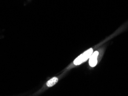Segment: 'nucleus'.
<instances>
[{
    "label": "nucleus",
    "mask_w": 128,
    "mask_h": 96,
    "mask_svg": "<svg viewBox=\"0 0 128 96\" xmlns=\"http://www.w3.org/2000/svg\"><path fill=\"white\" fill-rule=\"evenodd\" d=\"M58 81V79L57 77H53L52 79H50V80H48V82H47V86L48 87H52L54 85H56Z\"/></svg>",
    "instance_id": "obj_3"
},
{
    "label": "nucleus",
    "mask_w": 128,
    "mask_h": 96,
    "mask_svg": "<svg viewBox=\"0 0 128 96\" xmlns=\"http://www.w3.org/2000/svg\"><path fill=\"white\" fill-rule=\"evenodd\" d=\"M93 53V49L90 48L89 50L86 51L83 54H81L80 56H78L74 61V64L75 65H79L80 64L83 63V62L87 61L88 59H90V56Z\"/></svg>",
    "instance_id": "obj_1"
},
{
    "label": "nucleus",
    "mask_w": 128,
    "mask_h": 96,
    "mask_svg": "<svg viewBox=\"0 0 128 96\" xmlns=\"http://www.w3.org/2000/svg\"><path fill=\"white\" fill-rule=\"evenodd\" d=\"M99 55V52L98 51H95L93 52L89 60V64L90 66L92 67H95L96 65H97L98 63V56Z\"/></svg>",
    "instance_id": "obj_2"
}]
</instances>
